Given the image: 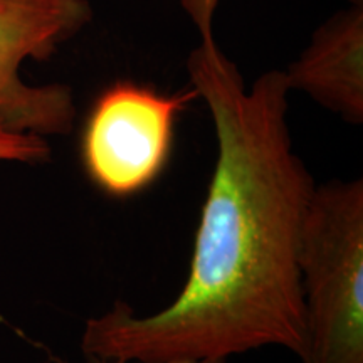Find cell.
<instances>
[{"label":"cell","instance_id":"6da1fadb","mask_svg":"<svg viewBox=\"0 0 363 363\" xmlns=\"http://www.w3.org/2000/svg\"><path fill=\"white\" fill-rule=\"evenodd\" d=\"M187 72L217 140L187 279L152 315L116 301L89 318L81 350L91 363H158L279 347L305 363L298 252L316 184L293 148L284 72H262L247 88L214 38L199 40Z\"/></svg>","mask_w":363,"mask_h":363},{"label":"cell","instance_id":"7a4b0ae2","mask_svg":"<svg viewBox=\"0 0 363 363\" xmlns=\"http://www.w3.org/2000/svg\"><path fill=\"white\" fill-rule=\"evenodd\" d=\"M305 363H363V180L316 185L298 252Z\"/></svg>","mask_w":363,"mask_h":363},{"label":"cell","instance_id":"3957f363","mask_svg":"<svg viewBox=\"0 0 363 363\" xmlns=\"http://www.w3.org/2000/svg\"><path fill=\"white\" fill-rule=\"evenodd\" d=\"M195 98L194 89L163 94L130 79L108 86L81 135L89 180L115 199L147 190L169 165L177 118Z\"/></svg>","mask_w":363,"mask_h":363},{"label":"cell","instance_id":"277c9868","mask_svg":"<svg viewBox=\"0 0 363 363\" xmlns=\"http://www.w3.org/2000/svg\"><path fill=\"white\" fill-rule=\"evenodd\" d=\"M93 21L89 0H0V130L69 135L76 101L66 84H27L26 61H48Z\"/></svg>","mask_w":363,"mask_h":363},{"label":"cell","instance_id":"5b68a950","mask_svg":"<svg viewBox=\"0 0 363 363\" xmlns=\"http://www.w3.org/2000/svg\"><path fill=\"white\" fill-rule=\"evenodd\" d=\"M289 91H303L325 110L363 123V0L331 16L283 69Z\"/></svg>","mask_w":363,"mask_h":363},{"label":"cell","instance_id":"8992f818","mask_svg":"<svg viewBox=\"0 0 363 363\" xmlns=\"http://www.w3.org/2000/svg\"><path fill=\"white\" fill-rule=\"evenodd\" d=\"M51 158V145L44 136L0 130V162L45 163Z\"/></svg>","mask_w":363,"mask_h":363},{"label":"cell","instance_id":"52a82bcc","mask_svg":"<svg viewBox=\"0 0 363 363\" xmlns=\"http://www.w3.org/2000/svg\"><path fill=\"white\" fill-rule=\"evenodd\" d=\"M219 4L220 0H180V7L192 21L201 39L214 38L212 26H214V16Z\"/></svg>","mask_w":363,"mask_h":363},{"label":"cell","instance_id":"ba28073f","mask_svg":"<svg viewBox=\"0 0 363 363\" xmlns=\"http://www.w3.org/2000/svg\"><path fill=\"white\" fill-rule=\"evenodd\" d=\"M108 363H126V362H108ZM158 363H227V360H208V358H202V360H169V362H158Z\"/></svg>","mask_w":363,"mask_h":363}]
</instances>
